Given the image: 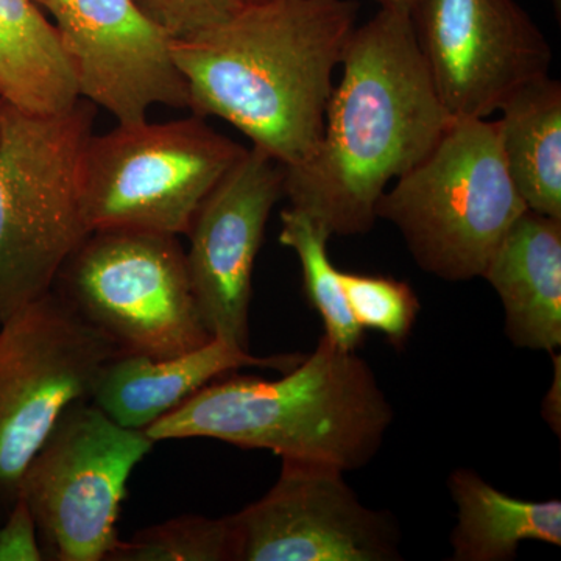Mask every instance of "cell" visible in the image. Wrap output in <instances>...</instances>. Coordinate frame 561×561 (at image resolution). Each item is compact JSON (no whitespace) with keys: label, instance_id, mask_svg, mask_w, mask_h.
Wrapping results in <instances>:
<instances>
[{"label":"cell","instance_id":"1","mask_svg":"<svg viewBox=\"0 0 561 561\" xmlns=\"http://www.w3.org/2000/svg\"><path fill=\"white\" fill-rule=\"evenodd\" d=\"M357 18L356 0H268L173 38L192 113L228 122L286 169L305 164Z\"/></svg>","mask_w":561,"mask_h":561},{"label":"cell","instance_id":"2","mask_svg":"<svg viewBox=\"0 0 561 561\" xmlns=\"http://www.w3.org/2000/svg\"><path fill=\"white\" fill-rule=\"evenodd\" d=\"M341 66L319 149L305 164L284 168V197L331 236H357L371 231L383 192L453 119L432 84L411 11L379 9L357 25Z\"/></svg>","mask_w":561,"mask_h":561},{"label":"cell","instance_id":"3","mask_svg":"<svg viewBox=\"0 0 561 561\" xmlns=\"http://www.w3.org/2000/svg\"><path fill=\"white\" fill-rule=\"evenodd\" d=\"M393 420L370 365L323 334L280 378L216 379L146 432L154 443L213 438L346 472L378 456Z\"/></svg>","mask_w":561,"mask_h":561},{"label":"cell","instance_id":"4","mask_svg":"<svg viewBox=\"0 0 561 561\" xmlns=\"http://www.w3.org/2000/svg\"><path fill=\"white\" fill-rule=\"evenodd\" d=\"M92 103L31 116L0 102V327L54 289L62 264L91 234L83 154Z\"/></svg>","mask_w":561,"mask_h":561},{"label":"cell","instance_id":"5","mask_svg":"<svg viewBox=\"0 0 561 561\" xmlns=\"http://www.w3.org/2000/svg\"><path fill=\"white\" fill-rule=\"evenodd\" d=\"M527 206L507 171L496 121L453 119L430 153L376 206L424 272L460 283L482 276Z\"/></svg>","mask_w":561,"mask_h":561},{"label":"cell","instance_id":"6","mask_svg":"<svg viewBox=\"0 0 561 561\" xmlns=\"http://www.w3.org/2000/svg\"><path fill=\"white\" fill-rule=\"evenodd\" d=\"M245 151L197 114L94 133L81 171L88 228L186 234L202 203Z\"/></svg>","mask_w":561,"mask_h":561},{"label":"cell","instance_id":"7","mask_svg":"<svg viewBox=\"0 0 561 561\" xmlns=\"http://www.w3.org/2000/svg\"><path fill=\"white\" fill-rule=\"evenodd\" d=\"M54 290L121 354L169 357L213 341L179 236L91 232L62 264Z\"/></svg>","mask_w":561,"mask_h":561},{"label":"cell","instance_id":"8","mask_svg":"<svg viewBox=\"0 0 561 561\" xmlns=\"http://www.w3.org/2000/svg\"><path fill=\"white\" fill-rule=\"evenodd\" d=\"M153 446L146 431L121 426L91 400L62 413L21 482L44 559L108 560L128 481Z\"/></svg>","mask_w":561,"mask_h":561},{"label":"cell","instance_id":"9","mask_svg":"<svg viewBox=\"0 0 561 561\" xmlns=\"http://www.w3.org/2000/svg\"><path fill=\"white\" fill-rule=\"evenodd\" d=\"M121 354L54 289L0 327V523L55 424Z\"/></svg>","mask_w":561,"mask_h":561},{"label":"cell","instance_id":"10","mask_svg":"<svg viewBox=\"0 0 561 561\" xmlns=\"http://www.w3.org/2000/svg\"><path fill=\"white\" fill-rule=\"evenodd\" d=\"M413 32L451 119H489L549 76L552 49L515 0H416Z\"/></svg>","mask_w":561,"mask_h":561},{"label":"cell","instance_id":"11","mask_svg":"<svg viewBox=\"0 0 561 561\" xmlns=\"http://www.w3.org/2000/svg\"><path fill=\"white\" fill-rule=\"evenodd\" d=\"M283 460L275 485L231 515L236 561L401 560L390 513L362 504L332 465Z\"/></svg>","mask_w":561,"mask_h":561},{"label":"cell","instance_id":"12","mask_svg":"<svg viewBox=\"0 0 561 561\" xmlns=\"http://www.w3.org/2000/svg\"><path fill=\"white\" fill-rule=\"evenodd\" d=\"M62 51L81 101L117 124L146 121L153 106L191 110L173 38L135 0H50Z\"/></svg>","mask_w":561,"mask_h":561},{"label":"cell","instance_id":"13","mask_svg":"<svg viewBox=\"0 0 561 561\" xmlns=\"http://www.w3.org/2000/svg\"><path fill=\"white\" fill-rule=\"evenodd\" d=\"M286 169L251 147L210 191L186 236V268L206 330L249 350L253 272Z\"/></svg>","mask_w":561,"mask_h":561},{"label":"cell","instance_id":"14","mask_svg":"<svg viewBox=\"0 0 561 561\" xmlns=\"http://www.w3.org/2000/svg\"><path fill=\"white\" fill-rule=\"evenodd\" d=\"M302 357L305 354L253 356L249 350L217 339L176 356L117 354L99 371L91 401L121 426L146 431L227 373L247 367L284 373Z\"/></svg>","mask_w":561,"mask_h":561},{"label":"cell","instance_id":"15","mask_svg":"<svg viewBox=\"0 0 561 561\" xmlns=\"http://www.w3.org/2000/svg\"><path fill=\"white\" fill-rule=\"evenodd\" d=\"M482 278L500 295L504 331L518 348L561 345V220L527 209L505 232Z\"/></svg>","mask_w":561,"mask_h":561},{"label":"cell","instance_id":"16","mask_svg":"<svg viewBox=\"0 0 561 561\" xmlns=\"http://www.w3.org/2000/svg\"><path fill=\"white\" fill-rule=\"evenodd\" d=\"M79 101L54 22L35 0H0V102L51 116Z\"/></svg>","mask_w":561,"mask_h":561},{"label":"cell","instance_id":"17","mask_svg":"<svg viewBox=\"0 0 561 561\" xmlns=\"http://www.w3.org/2000/svg\"><path fill=\"white\" fill-rule=\"evenodd\" d=\"M457 505L451 535L453 560L511 561L526 541L561 546V502L508 496L460 468L448 481Z\"/></svg>","mask_w":561,"mask_h":561},{"label":"cell","instance_id":"18","mask_svg":"<svg viewBox=\"0 0 561 561\" xmlns=\"http://www.w3.org/2000/svg\"><path fill=\"white\" fill-rule=\"evenodd\" d=\"M496 119L502 154L527 209L561 220V84H527Z\"/></svg>","mask_w":561,"mask_h":561},{"label":"cell","instance_id":"19","mask_svg":"<svg viewBox=\"0 0 561 561\" xmlns=\"http://www.w3.org/2000/svg\"><path fill=\"white\" fill-rule=\"evenodd\" d=\"M330 239V232L300 210L280 213L279 243L294 250L300 261L305 294L323 320L324 335L342 350L356 351L364 341V330L351 313L341 271L328 254Z\"/></svg>","mask_w":561,"mask_h":561},{"label":"cell","instance_id":"20","mask_svg":"<svg viewBox=\"0 0 561 561\" xmlns=\"http://www.w3.org/2000/svg\"><path fill=\"white\" fill-rule=\"evenodd\" d=\"M231 516L186 515L139 530L122 541L106 561H236Z\"/></svg>","mask_w":561,"mask_h":561},{"label":"cell","instance_id":"21","mask_svg":"<svg viewBox=\"0 0 561 561\" xmlns=\"http://www.w3.org/2000/svg\"><path fill=\"white\" fill-rule=\"evenodd\" d=\"M343 290L362 330L381 332L393 346L408 342L421 309L411 284L382 275L341 272Z\"/></svg>","mask_w":561,"mask_h":561},{"label":"cell","instance_id":"22","mask_svg":"<svg viewBox=\"0 0 561 561\" xmlns=\"http://www.w3.org/2000/svg\"><path fill=\"white\" fill-rule=\"evenodd\" d=\"M140 10L172 38H184L224 20L230 0H135Z\"/></svg>","mask_w":561,"mask_h":561},{"label":"cell","instance_id":"23","mask_svg":"<svg viewBox=\"0 0 561 561\" xmlns=\"http://www.w3.org/2000/svg\"><path fill=\"white\" fill-rule=\"evenodd\" d=\"M35 519L24 501L18 500L0 523V561H44Z\"/></svg>","mask_w":561,"mask_h":561},{"label":"cell","instance_id":"24","mask_svg":"<svg viewBox=\"0 0 561 561\" xmlns=\"http://www.w3.org/2000/svg\"><path fill=\"white\" fill-rule=\"evenodd\" d=\"M378 3L379 9L411 11L416 0H373Z\"/></svg>","mask_w":561,"mask_h":561},{"label":"cell","instance_id":"25","mask_svg":"<svg viewBox=\"0 0 561 561\" xmlns=\"http://www.w3.org/2000/svg\"><path fill=\"white\" fill-rule=\"evenodd\" d=\"M232 9L236 7L250 5V3L268 2V0H230Z\"/></svg>","mask_w":561,"mask_h":561},{"label":"cell","instance_id":"26","mask_svg":"<svg viewBox=\"0 0 561 561\" xmlns=\"http://www.w3.org/2000/svg\"><path fill=\"white\" fill-rule=\"evenodd\" d=\"M36 3L41 7V9L46 10L47 5H49L50 0H35Z\"/></svg>","mask_w":561,"mask_h":561}]
</instances>
